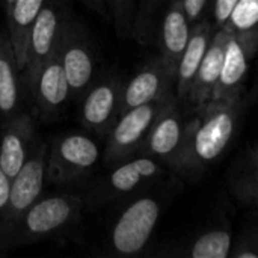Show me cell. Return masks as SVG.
<instances>
[{
	"mask_svg": "<svg viewBox=\"0 0 258 258\" xmlns=\"http://www.w3.org/2000/svg\"><path fill=\"white\" fill-rule=\"evenodd\" d=\"M242 97L210 100L189 119V138L180 175L197 178L212 165L234 138L242 113Z\"/></svg>",
	"mask_w": 258,
	"mask_h": 258,
	"instance_id": "cell-1",
	"label": "cell"
},
{
	"mask_svg": "<svg viewBox=\"0 0 258 258\" xmlns=\"http://www.w3.org/2000/svg\"><path fill=\"white\" fill-rule=\"evenodd\" d=\"M174 197V180L162 178L128 198L109 231V252L121 257L141 254L150 242L163 210Z\"/></svg>",
	"mask_w": 258,
	"mask_h": 258,
	"instance_id": "cell-2",
	"label": "cell"
},
{
	"mask_svg": "<svg viewBox=\"0 0 258 258\" xmlns=\"http://www.w3.org/2000/svg\"><path fill=\"white\" fill-rule=\"evenodd\" d=\"M83 204L82 197L71 194L39 197L15 225L5 251L39 242L67 230L80 219Z\"/></svg>",
	"mask_w": 258,
	"mask_h": 258,
	"instance_id": "cell-3",
	"label": "cell"
},
{
	"mask_svg": "<svg viewBox=\"0 0 258 258\" xmlns=\"http://www.w3.org/2000/svg\"><path fill=\"white\" fill-rule=\"evenodd\" d=\"M110 168L112 171L100 178L86 195V203L92 210L128 200L165 178L166 174V168L160 162L145 154H136Z\"/></svg>",
	"mask_w": 258,
	"mask_h": 258,
	"instance_id": "cell-4",
	"label": "cell"
},
{
	"mask_svg": "<svg viewBox=\"0 0 258 258\" xmlns=\"http://www.w3.org/2000/svg\"><path fill=\"white\" fill-rule=\"evenodd\" d=\"M101 151L98 144L83 133H67L47 147L45 183L56 186L77 184L92 174Z\"/></svg>",
	"mask_w": 258,
	"mask_h": 258,
	"instance_id": "cell-5",
	"label": "cell"
},
{
	"mask_svg": "<svg viewBox=\"0 0 258 258\" xmlns=\"http://www.w3.org/2000/svg\"><path fill=\"white\" fill-rule=\"evenodd\" d=\"M172 100H175V94L169 92L154 101L136 106L121 113L106 136L107 141L103 153L104 165L112 166L139 154L154 121Z\"/></svg>",
	"mask_w": 258,
	"mask_h": 258,
	"instance_id": "cell-6",
	"label": "cell"
},
{
	"mask_svg": "<svg viewBox=\"0 0 258 258\" xmlns=\"http://www.w3.org/2000/svg\"><path fill=\"white\" fill-rule=\"evenodd\" d=\"M47 144H38L21 169L11 178L6 206L0 215V252L21 216L41 197L45 184Z\"/></svg>",
	"mask_w": 258,
	"mask_h": 258,
	"instance_id": "cell-7",
	"label": "cell"
},
{
	"mask_svg": "<svg viewBox=\"0 0 258 258\" xmlns=\"http://www.w3.org/2000/svg\"><path fill=\"white\" fill-rule=\"evenodd\" d=\"M70 9L65 0H45L32 29L27 41L24 83L32 92L38 73L42 65L56 53L63 27L70 17Z\"/></svg>",
	"mask_w": 258,
	"mask_h": 258,
	"instance_id": "cell-8",
	"label": "cell"
},
{
	"mask_svg": "<svg viewBox=\"0 0 258 258\" xmlns=\"http://www.w3.org/2000/svg\"><path fill=\"white\" fill-rule=\"evenodd\" d=\"M187 138L189 119L184 118L181 103L175 98L154 121L139 150V154L150 156L163 166H169L178 172L183 163Z\"/></svg>",
	"mask_w": 258,
	"mask_h": 258,
	"instance_id": "cell-9",
	"label": "cell"
},
{
	"mask_svg": "<svg viewBox=\"0 0 258 258\" xmlns=\"http://www.w3.org/2000/svg\"><path fill=\"white\" fill-rule=\"evenodd\" d=\"M59 57L70 86V95H83L94 83L95 57L86 30L73 15L68 17L62 32Z\"/></svg>",
	"mask_w": 258,
	"mask_h": 258,
	"instance_id": "cell-10",
	"label": "cell"
},
{
	"mask_svg": "<svg viewBox=\"0 0 258 258\" xmlns=\"http://www.w3.org/2000/svg\"><path fill=\"white\" fill-rule=\"evenodd\" d=\"M122 80L116 76L94 82L82 103V124L100 138H106L121 113Z\"/></svg>",
	"mask_w": 258,
	"mask_h": 258,
	"instance_id": "cell-11",
	"label": "cell"
},
{
	"mask_svg": "<svg viewBox=\"0 0 258 258\" xmlns=\"http://www.w3.org/2000/svg\"><path fill=\"white\" fill-rule=\"evenodd\" d=\"M35 141V124L27 112L20 110L3 121L0 130V169L9 180L21 169L38 145Z\"/></svg>",
	"mask_w": 258,
	"mask_h": 258,
	"instance_id": "cell-12",
	"label": "cell"
},
{
	"mask_svg": "<svg viewBox=\"0 0 258 258\" xmlns=\"http://www.w3.org/2000/svg\"><path fill=\"white\" fill-rule=\"evenodd\" d=\"M174 85L175 77L165 68L163 62L157 56L122 86L121 113L174 92Z\"/></svg>",
	"mask_w": 258,
	"mask_h": 258,
	"instance_id": "cell-13",
	"label": "cell"
},
{
	"mask_svg": "<svg viewBox=\"0 0 258 258\" xmlns=\"http://www.w3.org/2000/svg\"><path fill=\"white\" fill-rule=\"evenodd\" d=\"M190 30L192 24L183 9L181 0H169L159 27L157 41L160 45L159 57L174 77L178 60L189 41Z\"/></svg>",
	"mask_w": 258,
	"mask_h": 258,
	"instance_id": "cell-14",
	"label": "cell"
},
{
	"mask_svg": "<svg viewBox=\"0 0 258 258\" xmlns=\"http://www.w3.org/2000/svg\"><path fill=\"white\" fill-rule=\"evenodd\" d=\"M30 95L35 101L36 110L45 118H53L57 115L68 100L70 86L59 57V47L38 73Z\"/></svg>",
	"mask_w": 258,
	"mask_h": 258,
	"instance_id": "cell-15",
	"label": "cell"
},
{
	"mask_svg": "<svg viewBox=\"0 0 258 258\" xmlns=\"http://www.w3.org/2000/svg\"><path fill=\"white\" fill-rule=\"evenodd\" d=\"M228 35L230 32H227L225 29L215 30L212 41L204 53V57L197 70L184 104H190L195 109H200L210 100L212 92L219 79Z\"/></svg>",
	"mask_w": 258,
	"mask_h": 258,
	"instance_id": "cell-16",
	"label": "cell"
},
{
	"mask_svg": "<svg viewBox=\"0 0 258 258\" xmlns=\"http://www.w3.org/2000/svg\"><path fill=\"white\" fill-rule=\"evenodd\" d=\"M215 26L204 17L192 24L190 36L186 44V48L178 60L177 71H175V85H174V94L177 101L184 104L187 92L190 89V85L194 82V77L197 74V70L204 57V53L212 41V36L215 33Z\"/></svg>",
	"mask_w": 258,
	"mask_h": 258,
	"instance_id": "cell-17",
	"label": "cell"
},
{
	"mask_svg": "<svg viewBox=\"0 0 258 258\" xmlns=\"http://www.w3.org/2000/svg\"><path fill=\"white\" fill-rule=\"evenodd\" d=\"M45 0H14L6 9V33L20 71L26 67V53L30 29Z\"/></svg>",
	"mask_w": 258,
	"mask_h": 258,
	"instance_id": "cell-18",
	"label": "cell"
},
{
	"mask_svg": "<svg viewBox=\"0 0 258 258\" xmlns=\"http://www.w3.org/2000/svg\"><path fill=\"white\" fill-rule=\"evenodd\" d=\"M248 68H249V57L246 56V53L243 51L242 45L237 42L234 35L230 33L225 45L219 79L216 82L210 100H227V98L239 97L243 89V82L248 74Z\"/></svg>",
	"mask_w": 258,
	"mask_h": 258,
	"instance_id": "cell-19",
	"label": "cell"
},
{
	"mask_svg": "<svg viewBox=\"0 0 258 258\" xmlns=\"http://www.w3.org/2000/svg\"><path fill=\"white\" fill-rule=\"evenodd\" d=\"M6 32L0 30V116L5 119L21 110V79Z\"/></svg>",
	"mask_w": 258,
	"mask_h": 258,
	"instance_id": "cell-20",
	"label": "cell"
},
{
	"mask_svg": "<svg viewBox=\"0 0 258 258\" xmlns=\"http://www.w3.org/2000/svg\"><path fill=\"white\" fill-rule=\"evenodd\" d=\"M233 246V236L227 225L209 228L194 239L175 245L162 255L178 258H227Z\"/></svg>",
	"mask_w": 258,
	"mask_h": 258,
	"instance_id": "cell-21",
	"label": "cell"
},
{
	"mask_svg": "<svg viewBox=\"0 0 258 258\" xmlns=\"http://www.w3.org/2000/svg\"><path fill=\"white\" fill-rule=\"evenodd\" d=\"M258 0H239L231 11L225 26L227 32L233 33L237 42L249 59L254 57L258 47Z\"/></svg>",
	"mask_w": 258,
	"mask_h": 258,
	"instance_id": "cell-22",
	"label": "cell"
},
{
	"mask_svg": "<svg viewBox=\"0 0 258 258\" xmlns=\"http://www.w3.org/2000/svg\"><path fill=\"white\" fill-rule=\"evenodd\" d=\"M169 0H138L133 35L138 44L148 47L157 42L159 27Z\"/></svg>",
	"mask_w": 258,
	"mask_h": 258,
	"instance_id": "cell-23",
	"label": "cell"
},
{
	"mask_svg": "<svg viewBox=\"0 0 258 258\" xmlns=\"http://www.w3.org/2000/svg\"><path fill=\"white\" fill-rule=\"evenodd\" d=\"M230 187L234 198L245 206H255L258 198V157L255 147L251 148L246 160L236 168Z\"/></svg>",
	"mask_w": 258,
	"mask_h": 258,
	"instance_id": "cell-24",
	"label": "cell"
},
{
	"mask_svg": "<svg viewBox=\"0 0 258 258\" xmlns=\"http://www.w3.org/2000/svg\"><path fill=\"white\" fill-rule=\"evenodd\" d=\"M138 0H110V14L113 27L119 39H130L136 15Z\"/></svg>",
	"mask_w": 258,
	"mask_h": 258,
	"instance_id": "cell-25",
	"label": "cell"
},
{
	"mask_svg": "<svg viewBox=\"0 0 258 258\" xmlns=\"http://www.w3.org/2000/svg\"><path fill=\"white\" fill-rule=\"evenodd\" d=\"M230 255L234 258H257L258 242L255 230H252L248 234H243L239 239V242L234 246H231Z\"/></svg>",
	"mask_w": 258,
	"mask_h": 258,
	"instance_id": "cell-26",
	"label": "cell"
},
{
	"mask_svg": "<svg viewBox=\"0 0 258 258\" xmlns=\"http://www.w3.org/2000/svg\"><path fill=\"white\" fill-rule=\"evenodd\" d=\"M212 2H213L212 6L213 26L215 29H222L239 0H212Z\"/></svg>",
	"mask_w": 258,
	"mask_h": 258,
	"instance_id": "cell-27",
	"label": "cell"
},
{
	"mask_svg": "<svg viewBox=\"0 0 258 258\" xmlns=\"http://www.w3.org/2000/svg\"><path fill=\"white\" fill-rule=\"evenodd\" d=\"M209 2L210 0H181L183 9L189 18L190 24H195L197 21H200L204 17V12H206Z\"/></svg>",
	"mask_w": 258,
	"mask_h": 258,
	"instance_id": "cell-28",
	"label": "cell"
},
{
	"mask_svg": "<svg viewBox=\"0 0 258 258\" xmlns=\"http://www.w3.org/2000/svg\"><path fill=\"white\" fill-rule=\"evenodd\" d=\"M9 186H11V180L9 177L0 169V215L6 206L8 201V195H9Z\"/></svg>",
	"mask_w": 258,
	"mask_h": 258,
	"instance_id": "cell-29",
	"label": "cell"
},
{
	"mask_svg": "<svg viewBox=\"0 0 258 258\" xmlns=\"http://www.w3.org/2000/svg\"><path fill=\"white\" fill-rule=\"evenodd\" d=\"M85 2L89 8H92L94 11H97L104 17L110 14V0H85Z\"/></svg>",
	"mask_w": 258,
	"mask_h": 258,
	"instance_id": "cell-30",
	"label": "cell"
},
{
	"mask_svg": "<svg viewBox=\"0 0 258 258\" xmlns=\"http://www.w3.org/2000/svg\"><path fill=\"white\" fill-rule=\"evenodd\" d=\"M2 2H3V5H5V9H8V8H9V5H11L14 0H2Z\"/></svg>",
	"mask_w": 258,
	"mask_h": 258,
	"instance_id": "cell-31",
	"label": "cell"
}]
</instances>
